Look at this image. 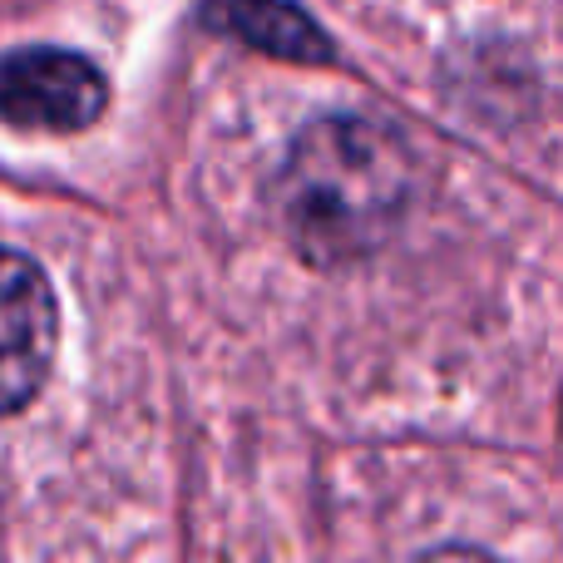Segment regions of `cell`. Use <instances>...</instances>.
<instances>
[{"label":"cell","mask_w":563,"mask_h":563,"mask_svg":"<svg viewBox=\"0 0 563 563\" xmlns=\"http://www.w3.org/2000/svg\"><path fill=\"white\" fill-rule=\"evenodd\" d=\"M410 184L416 164L396 129L361 114H327L287 144L273 208L287 243L311 267H346L396 238Z\"/></svg>","instance_id":"cell-1"},{"label":"cell","mask_w":563,"mask_h":563,"mask_svg":"<svg viewBox=\"0 0 563 563\" xmlns=\"http://www.w3.org/2000/svg\"><path fill=\"white\" fill-rule=\"evenodd\" d=\"M109 109V79L95 59L55 45H25L0 55V119L10 129L79 134Z\"/></svg>","instance_id":"cell-2"},{"label":"cell","mask_w":563,"mask_h":563,"mask_svg":"<svg viewBox=\"0 0 563 563\" xmlns=\"http://www.w3.org/2000/svg\"><path fill=\"white\" fill-rule=\"evenodd\" d=\"M203 20L218 35H233L263 55L291 59V65H327L331 59V40L291 0H203Z\"/></svg>","instance_id":"cell-4"},{"label":"cell","mask_w":563,"mask_h":563,"mask_svg":"<svg viewBox=\"0 0 563 563\" xmlns=\"http://www.w3.org/2000/svg\"><path fill=\"white\" fill-rule=\"evenodd\" d=\"M59 346V301L35 257L0 247V416L40 396Z\"/></svg>","instance_id":"cell-3"}]
</instances>
